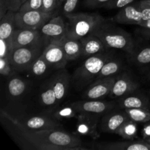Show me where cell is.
<instances>
[{
    "label": "cell",
    "mask_w": 150,
    "mask_h": 150,
    "mask_svg": "<svg viewBox=\"0 0 150 150\" xmlns=\"http://www.w3.org/2000/svg\"><path fill=\"white\" fill-rule=\"evenodd\" d=\"M67 19V37L79 40L93 33L105 19L98 13H76L64 15Z\"/></svg>",
    "instance_id": "3957f363"
},
{
    "label": "cell",
    "mask_w": 150,
    "mask_h": 150,
    "mask_svg": "<svg viewBox=\"0 0 150 150\" xmlns=\"http://www.w3.org/2000/svg\"><path fill=\"white\" fill-rule=\"evenodd\" d=\"M59 4H62V3H64L65 0H59Z\"/></svg>",
    "instance_id": "7bdbcfd3"
},
{
    "label": "cell",
    "mask_w": 150,
    "mask_h": 150,
    "mask_svg": "<svg viewBox=\"0 0 150 150\" xmlns=\"http://www.w3.org/2000/svg\"><path fill=\"white\" fill-rule=\"evenodd\" d=\"M16 13L8 10L1 19L0 24V38L9 40L12 38L16 29Z\"/></svg>",
    "instance_id": "7402d4cb"
},
{
    "label": "cell",
    "mask_w": 150,
    "mask_h": 150,
    "mask_svg": "<svg viewBox=\"0 0 150 150\" xmlns=\"http://www.w3.org/2000/svg\"><path fill=\"white\" fill-rule=\"evenodd\" d=\"M1 118L13 140L26 150H87L77 135L62 128L33 130L1 110Z\"/></svg>",
    "instance_id": "6da1fadb"
},
{
    "label": "cell",
    "mask_w": 150,
    "mask_h": 150,
    "mask_svg": "<svg viewBox=\"0 0 150 150\" xmlns=\"http://www.w3.org/2000/svg\"><path fill=\"white\" fill-rule=\"evenodd\" d=\"M100 116L89 113H79L77 117V125L74 134L77 136H89L93 139L100 137L98 126L100 122Z\"/></svg>",
    "instance_id": "30bf717a"
},
{
    "label": "cell",
    "mask_w": 150,
    "mask_h": 150,
    "mask_svg": "<svg viewBox=\"0 0 150 150\" xmlns=\"http://www.w3.org/2000/svg\"><path fill=\"white\" fill-rule=\"evenodd\" d=\"M79 0H65L63 5V13L64 15L73 13L78 5Z\"/></svg>",
    "instance_id": "74e56055"
},
{
    "label": "cell",
    "mask_w": 150,
    "mask_h": 150,
    "mask_svg": "<svg viewBox=\"0 0 150 150\" xmlns=\"http://www.w3.org/2000/svg\"><path fill=\"white\" fill-rule=\"evenodd\" d=\"M129 118L136 123H146L150 121V109L147 108H125Z\"/></svg>",
    "instance_id": "d4e9b609"
},
{
    "label": "cell",
    "mask_w": 150,
    "mask_h": 150,
    "mask_svg": "<svg viewBox=\"0 0 150 150\" xmlns=\"http://www.w3.org/2000/svg\"><path fill=\"white\" fill-rule=\"evenodd\" d=\"M46 45L54 41H60L67 35V25L62 16L53 17L40 29Z\"/></svg>",
    "instance_id": "ba28073f"
},
{
    "label": "cell",
    "mask_w": 150,
    "mask_h": 150,
    "mask_svg": "<svg viewBox=\"0 0 150 150\" xmlns=\"http://www.w3.org/2000/svg\"><path fill=\"white\" fill-rule=\"evenodd\" d=\"M59 4V0H42L41 11L46 13H54V10Z\"/></svg>",
    "instance_id": "e575fe53"
},
{
    "label": "cell",
    "mask_w": 150,
    "mask_h": 150,
    "mask_svg": "<svg viewBox=\"0 0 150 150\" xmlns=\"http://www.w3.org/2000/svg\"><path fill=\"white\" fill-rule=\"evenodd\" d=\"M138 26H141L142 28H144V29H150V19L140 22V23L138 24Z\"/></svg>",
    "instance_id": "b9f144b4"
},
{
    "label": "cell",
    "mask_w": 150,
    "mask_h": 150,
    "mask_svg": "<svg viewBox=\"0 0 150 150\" xmlns=\"http://www.w3.org/2000/svg\"><path fill=\"white\" fill-rule=\"evenodd\" d=\"M40 100L44 105L51 106L57 103V97L51 83L48 82L40 94Z\"/></svg>",
    "instance_id": "83f0119b"
},
{
    "label": "cell",
    "mask_w": 150,
    "mask_h": 150,
    "mask_svg": "<svg viewBox=\"0 0 150 150\" xmlns=\"http://www.w3.org/2000/svg\"><path fill=\"white\" fill-rule=\"evenodd\" d=\"M148 76H149V81H150V71H149V75H148Z\"/></svg>",
    "instance_id": "f6af8a7d"
},
{
    "label": "cell",
    "mask_w": 150,
    "mask_h": 150,
    "mask_svg": "<svg viewBox=\"0 0 150 150\" xmlns=\"http://www.w3.org/2000/svg\"><path fill=\"white\" fill-rule=\"evenodd\" d=\"M123 64L124 62L122 59L117 58L115 57L110 59L103 66L102 69L97 76L95 81L114 76L122 69Z\"/></svg>",
    "instance_id": "603a6c76"
},
{
    "label": "cell",
    "mask_w": 150,
    "mask_h": 150,
    "mask_svg": "<svg viewBox=\"0 0 150 150\" xmlns=\"http://www.w3.org/2000/svg\"><path fill=\"white\" fill-rule=\"evenodd\" d=\"M114 57L113 54L104 51L86 57L72 76L71 83L75 89L81 90L93 83L104 64Z\"/></svg>",
    "instance_id": "7a4b0ae2"
},
{
    "label": "cell",
    "mask_w": 150,
    "mask_h": 150,
    "mask_svg": "<svg viewBox=\"0 0 150 150\" xmlns=\"http://www.w3.org/2000/svg\"><path fill=\"white\" fill-rule=\"evenodd\" d=\"M144 140H146V142H148L149 143H150V137L148 138V139H144Z\"/></svg>",
    "instance_id": "ee69618b"
},
{
    "label": "cell",
    "mask_w": 150,
    "mask_h": 150,
    "mask_svg": "<svg viewBox=\"0 0 150 150\" xmlns=\"http://www.w3.org/2000/svg\"><path fill=\"white\" fill-rule=\"evenodd\" d=\"M119 105L122 109L125 108H147L150 109V100L147 96L135 92L122 97L119 100Z\"/></svg>",
    "instance_id": "d6986e66"
},
{
    "label": "cell",
    "mask_w": 150,
    "mask_h": 150,
    "mask_svg": "<svg viewBox=\"0 0 150 150\" xmlns=\"http://www.w3.org/2000/svg\"><path fill=\"white\" fill-rule=\"evenodd\" d=\"M140 87L139 82L127 73H123L116 78L111 92L108 96L111 98H120L132 93Z\"/></svg>",
    "instance_id": "8fae6325"
},
{
    "label": "cell",
    "mask_w": 150,
    "mask_h": 150,
    "mask_svg": "<svg viewBox=\"0 0 150 150\" xmlns=\"http://www.w3.org/2000/svg\"><path fill=\"white\" fill-rule=\"evenodd\" d=\"M72 77L70 73L64 68L59 69V71L57 72L50 79V82L55 92L57 103L65 98Z\"/></svg>",
    "instance_id": "e0dca14e"
},
{
    "label": "cell",
    "mask_w": 150,
    "mask_h": 150,
    "mask_svg": "<svg viewBox=\"0 0 150 150\" xmlns=\"http://www.w3.org/2000/svg\"><path fill=\"white\" fill-rule=\"evenodd\" d=\"M67 61H73L82 57V45L79 40L72 39L66 35L60 40Z\"/></svg>",
    "instance_id": "44dd1931"
},
{
    "label": "cell",
    "mask_w": 150,
    "mask_h": 150,
    "mask_svg": "<svg viewBox=\"0 0 150 150\" xmlns=\"http://www.w3.org/2000/svg\"><path fill=\"white\" fill-rule=\"evenodd\" d=\"M116 78V76H113L95 81L86 87L83 98L86 100H99L109 95Z\"/></svg>",
    "instance_id": "7c38bea8"
},
{
    "label": "cell",
    "mask_w": 150,
    "mask_h": 150,
    "mask_svg": "<svg viewBox=\"0 0 150 150\" xmlns=\"http://www.w3.org/2000/svg\"><path fill=\"white\" fill-rule=\"evenodd\" d=\"M26 1V0H5V2L8 10L17 13Z\"/></svg>",
    "instance_id": "8d00e7d4"
},
{
    "label": "cell",
    "mask_w": 150,
    "mask_h": 150,
    "mask_svg": "<svg viewBox=\"0 0 150 150\" xmlns=\"http://www.w3.org/2000/svg\"><path fill=\"white\" fill-rule=\"evenodd\" d=\"M137 124L136 122L129 119L119 128L116 134L125 140H134L135 138H137Z\"/></svg>",
    "instance_id": "cb8c5ba5"
},
{
    "label": "cell",
    "mask_w": 150,
    "mask_h": 150,
    "mask_svg": "<svg viewBox=\"0 0 150 150\" xmlns=\"http://www.w3.org/2000/svg\"><path fill=\"white\" fill-rule=\"evenodd\" d=\"M26 89V83L23 79L18 77L12 78L7 83L8 92L11 96L18 97L23 95Z\"/></svg>",
    "instance_id": "484cf974"
},
{
    "label": "cell",
    "mask_w": 150,
    "mask_h": 150,
    "mask_svg": "<svg viewBox=\"0 0 150 150\" xmlns=\"http://www.w3.org/2000/svg\"><path fill=\"white\" fill-rule=\"evenodd\" d=\"M45 46V44H41L14 48L10 52L8 59L15 70H29L35 61L42 55Z\"/></svg>",
    "instance_id": "8992f818"
},
{
    "label": "cell",
    "mask_w": 150,
    "mask_h": 150,
    "mask_svg": "<svg viewBox=\"0 0 150 150\" xmlns=\"http://www.w3.org/2000/svg\"><path fill=\"white\" fill-rule=\"evenodd\" d=\"M8 11L5 0H0V20L4 17L6 13Z\"/></svg>",
    "instance_id": "ab89813d"
},
{
    "label": "cell",
    "mask_w": 150,
    "mask_h": 150,
    "mask_svg": "<svg viewBox=\"0 0 150 150\" xmlns=\"http://www.w3.org/2000/svg\"><path fill=\"white\" fill-rule=\"evenodd\" d=\"M71 105L79 113L104 115L114 108V103L99 100H86L72 103Z\"/></svg>",
    "instance_id": "5bb4252c"
},
{
    "label": "cell",
    "mask_w": 150,
    "mask_h": 150,
    "mask_svg": "<svg viewBox=\"0 0 150 150\" xmlns=\"http://www.w3.org/2000/svg\"><path fill=\"white\" fill-rule=\"evenodd\" d=\"M13 70L14 69L10 64L8 58H0V73L3 76H10Z\"/></svg>",
    "instance_id": "d6a6232c"
},
{
    "label": "cell",
    "mask_w": 150,
    "mask_h": 150,
    "mask_svg": "<svg viewBox=\"0 0 150 150\" xmlns=\"http://www.w3.org/2000/svg\"><path fill=\"white\" fill-rule=\"evenodd\" d=\"M140 33L145 39L150 40V29L142 28V29H141L140 31Z\"/></svg>",
    "instance_id": "60d3db41"
},
{
    "label": "cell",
    "mask_w": 150,
    "mask_h": 150,
    "mask_svg": "<svg viewBox=\"0 0 150 150\" xmlns=\"http://www.w3.org/2000/svg\"><path fill=\"white\" fill-rule=\"evenodd\" d=\"M54 13H46L40 10H28L16 13V28L24 29H40L50 20Z\"/></svg>",
    "instance_id": "52a82bcc"
},
{
    "label": "cell",
    "mask_w": 150,
    "mask_h": 150,
    "mask_svg": "<svg viewBox=\"0 0 150 150\" xmlns=\"http://www.w3.org/2000/svg\"><path fill=\"white\" fill-rule=\"evenodd\" d=\"M124 109L120 111L111 110L103 115L100 120V129L106 133H115L120 127L129 120Z\"/></svg>",
    "instance_id": "9a60e30c"
},
{
    "label": "cell",
    "mask_w": 150,
    "mask_h": 150,
    "mask_svg": "<svg viewBox=\"0 0 150 150\" xmlns=\"http://www.w3.org/2000/svg\"><path fill=\"white\" fill-rule=\"evenodd\" d=\"M111 0H84L83 4L84 7L91 9L103 8Z\"/></svg>",
    "instance_id": "d590c367"
},
{
    "label": "cell",
    "mask_w": 150,
    "mask_h": 150,
    "mask_svg": "<svg viewBox=\"0 0 150 150\" xmlns=\"http://www.w3.org/2000/svg\"><path fill=\"white\" fill-rule=\"evenodd\" d=\"M82 45V57H89L99 54L107 49L100 39L93 34L87 35L80 40Z\"/></svg>",
    "instance_id": "ffe728a7"
},
{
    "label": "cell",
    "mask_w": 150,
    "mask_h": 150,
    "mask_svg": "<svg viewBox=\"0 0 150 150\" xmlns=\"http://www.w3.org/2000/svg\"><path fill=\"white\" fill-rule=\"evenodd\" d=\"M42 57L53 68H64L68 62L60 41L48 44L44 48Z\"/></svg>",
    "instance_id": "4fadbf2b"
},
{
    "label": "cell",
    "mask_w": 150,
    "mask_h": 150,
    "mask_svg": "<svg viewBox=\"0 0 150 150\" xmlns=\"http://www.w3.org/2000/svg\"><path fill=\"white\" fill-rule=\"evenodd\" d=\"M79 112L70 104V105H66L57 110L54 113V117L58 120H68L71 118L77 119Z\"/></svg>",
    "instance_id": "f1b7e54d"
},
{
    "label": "cell",
    "mask_w": 150,
    "mask_h": 150,
    "mask_svg": "<svg viewBox=\"0 0 150 150\" xmlns=\"http://www.w3.org/2000/svg\"><path fill=\"white\" fill-rule=\"evenodd\" d=\"M12 50L16 48L45 44L40 29H24L16 28L10 38Z\"/></svg>",
    "instance_id": "9c48e42d"
},
{
    "label": "cell",
    "mask_w": 150,
    "mask_h": 150,
    "mask_svg": "<svg viewBox=\"0 0 150 150\" xmlns=\"http://www.w3.org/2000/svg\"><path fill=\"white\" fill-rule=\"evenodd\" d=\"M21 122L26 128L33 130L62 128V126L57 120L44 116H34L22 120Z\"/></svg>",
    "instance_id": "ac0fdd59"
},
{
    "label": "cell",
    "mask_w": 150,
    "mask_h": 150,
    "mask_svg": "<svg viewBox=\"0 0 150 150\" xmlns=\"http://www.w3.org/2000/svg\"><path fill=\"white\" fill-rule=\"evenodd\" d=\"M136 0H111L107 3L103 8L107 10H114V9H122L125 6L134 2Z\"/></svg>",
    "instance_id": "1f68e13d"
},
{
    "label": "cell",
    "mask_w": 150,
    "mask_h": 150,
    "mask_svg": "<svg viewBox=\"0 0 150 150\" xmlns=\"http://www.w3.org/2000/svg\"><path fill=\"white\" fill-rule=\"evenodd\" d=\"M51 67L49 64L44 59V58L41 55L34 63L30 70L34 76H41L45 74L46 72H48Z\"/></svg>",
    "instance_id": "f546056e"
},
{
    "label": "cell",
    "mask_w": 150,
    "mask_h": 150,
    "mask_svg": "<svg viewBox=\"0 0 150 150\" xmlns=\"http://www.w3.org/2000/svg\"><path fill=\"white\" fill-rule=\"evenodd\" d=\"M142 134L144 139H146L150 137V121L145 123L143 129H142Z\"/></svg>",
    "instance_id": "f35d334b"
},
{
    "label": "cell",
    "mask_w": 150,
    "mask_h": 150,
    "mask_svg": "<svg viewBox=\"0 0 150 150\" xmlns=\"http://www.w3.org/2000/svg\"><path fill=\"white\" fill-rule=\"evenodd\" d=\"M107 48H114L132 54L135 44L131 35L122 28L108 22H104L93 32Z\"/></svg>",
    "instance_id": "277c9868"
},
{
    "label": "cell",
    "mask_w": 150,
    "mask_h": 150,
    "mask_svg": "<svg viewBox=\"0 0 150 150\" xmlns=\"http://www.w3.org/2000/svg\"><path fill=\"white\" fill-rule=\"evenodd\" d=\"M90 149L98 150H150V143L144 139L108 143H94Z\"/></svg>",
    "instance_id": "2e32d148"
},
{
    "label": "cell",
    "mask_w": 150,
    "mask_h": 150,
    "mask_svg": "<svg viewBox=\"0 0 150 150\" xmlns=\"http://www.w3.org/2000/svg\"><path fill=\"white\" fill-rule=\"evenodd\" d=\"M150 19V0H139L120 9L112 20L121 24L138 25Z\"/></svg>",
    "instance_id": "5b68a950"
},
{
    "label": "cell",
    "mask_w": 150,
    "mask_h": 150,
    "mask_svg": "<svg viewBox=\"0 0 150 150\" xmlns=\"http://www.w3.org/2000/svg\"><path fill=\"white\" fill-rule=\"evenodd\" d=\"M42 0H26L24 4L21 7L20 12L28 10H42ZM18 11V12H19Z\"/></svg>",
    "instance_id": "4dcf8cb0"
},
{
    "label": "cell",
    "mask_w": 150,
    "mask_h": 150,
    "mask_svg": "<svg viewBox=\"0 0 150 150\" xmlns=\"http://www.w3.org/2000/svg\"><path fill=\"white\" fill-rule=\"evenodd\" d=\"M11 51L10 39L5 40L0 38V58H8Z\"/></svg>",
    "instance_id": "836d02e7"
},
{
    "label": "cell",
    "mask_w": 150,
    "mask_h": 150,
    "mask_svg": "<svg viewBox=\"0 0 150 150\" xmlns=\"http://www.w3.org/2000/svg\"><path fill=\"white\" fill-rule=\"evenodd\" d=\"M131 59L135 64L139 66H146L150 64V46H146L136 51L134 50L132 54Z\"/></svg>",
    "instance_id": "4316f807"
}]
</instances>
